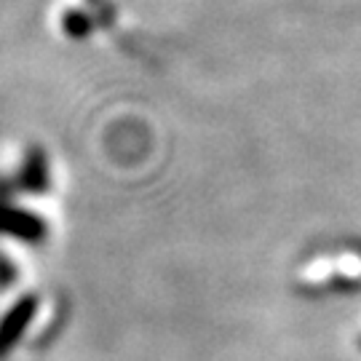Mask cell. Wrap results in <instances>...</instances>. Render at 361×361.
Wrapping results in <instances>:
<instances>
[{"label": "cell", "mask_w": 361, "mask_h": 361, "mask_svg": "<svg viewBox=\"0 0 361 361\" xmlns=\"http://www.w3.org/2000/svg\"><path fill=\"white\" fill-rule=\"evenodd\" d=\"M359 345H361V337H359Z\"/></svg>", "instance_id": "2"}, {"label": "cell", "mask_w": 361, "mask_h": 361, "mask_svg": "<svg viewBox=\"0 0 361 361\" xmlns=\"http://www.w3.org/2000/svg\"><path fill=\"white\" fill-rule=\"evenodd\" d=\"M30 316H32V302H22L19 308H13L11 313L3 319V324H0V359H6L8 350L16 345V340L25 332Z\"/></svg>", "instance_id": "1"}]
</instances>
